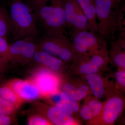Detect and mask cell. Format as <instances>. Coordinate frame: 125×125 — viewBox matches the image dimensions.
<instances>
[{"instance_id":"6da1fadb","label":"cell","mask_w":125,"mask_h":125,"mask_svg":"<svg viewBox=\"0 0 125 125\" xmlns=\"http://www.w3.org/2000/svg\"><path fill=\"white\" fill-rule=\"evenodd\" d=\"M52 1L50 5H43L33 11L36 21L40 23L45 36H65L68 27L62 0Z\"/></svg>"},{"instance_id":"7a4b0ae2","label":"cell","mask_w":125,"mask_h":125,"mask_svg":"<svg viewBox=\"0 0 125 125\" xmlns=\"http://www.w3.org/2000/svg\"><path fill=\"white\" fill-rule=\"evenodd\" d=\"M10 14L14 40L22 39L31 34L37 35L35 16L28 5L16 0L11 4Z\"/></svg>"},{"instance_id":"3957f363","label":"cell","mask_w":125,"mask_h":125,"mask_svg":"<svg viewBox=\"0 0 125 125\" xmlns=\"http://www.w3.org/2000/svg\"><path fill=\"white\" fill-rule=\"evenodd\" d=\"M119 4L115 0H95L97 33L105 41L114 40L120 11Z\"/></svg>"},{"instance_id":"277c9868","label":"cell","mask_w":125,"mask_h":125,"mask_svg":"<svg viewBox=\"0 0 125 125\" xmlns=\"http://www.w3.org/2000/svg\"><path fill=\"white\" fill-rule=\"evenodd\" d=\"M106 98L99 116L87 125H113L116 123L125 109V95L115 86Z\"/></svg>"},{"instance_id":"5b68a950","label":"cell","mask_w":125,"mask_h":125,"mask_svg":"<svg viewBox=\"0 0 125 125\" xmlns=\"http://www.w3.org/2000/svg\"><path fill=\"white\" fill-rule=\"evenodd\" d=\"M72 62L78 74L84 75L100 73L107 69L110 62L108 51L106 48L94 54H78Z\"/></svg>"},{"instance_id":"8992f818","label":"cell","mask_w":125,"mask_h":125,"mask_svg":"<svg viewBox=\"0 0 125 125\" xmlns=\"http://www.w3.org/2000/svg\"><path fill=\"white\" fill-rule=\"evenodd\" d=\"M39 40L40 49L65 62L73 61L77 55L72 42L66 36L44 35Z\"/></svg>"},{"instance_id":"52a82bcc","label":"cell","mask_w":125,"mask_h":125,"mask_svg":"<svg viewBox=\"0 0 125 125\" xmlns=\"http://www.w3.org/2000/svg\"><path fill=\"white\" fill-rule=\"evenodd\" d=\"M97 33L72 30V43L77 54H94L107 48L106 41Z\"/></svg>"},{"instance_id":"ba28073f","label":"cell","mask_w":125,"mask_h":125,"mask_svg":"<svg viewBox=\"0 0 125 125\" xmlns=\"http://www.w3.org/2000/svg\"><path fill=\"white\" fill-rule=\"evenodd\" d=\"M37 36L36 34L29 35L9 45L8 60L28 62L33 58L39 47L36 42Z\"/></svg>"},{"instance_id":"9c48e42d","label":"cell","mask_w":125,"mask_h":125,"mask_svg":"<svg viewBox=\"0 0 125 125\" xmlns=\"http://www.w3.org/2000/svg\"><path fill=\"white\" fill-rule=\"evenodd\" d=\"M67 25L72 30H88L87 18L77 0H62Z\"/></svg>"},{"instance_id":"30bf717a","label":"cell","mask_w":125,"mask_h":125,"mask_svg":"<svg viewBox=\"0 0 125 125\" xmlns=\"http://www.w3.org/2000/svg\"><path fill=\"white\" fill-rule=\"evenodd\" d=\"M85 81L94 96L100 99L106 97L115 87L113 79L109 80L103 76L100 73L84 75Z\"/></svg>"},{"instance_id":"8fae6325","label":"cell","mask_w":125,"mask_h":125,"mask_svg":"<svg viewBox=\"0 0 125 125\" xmlns=\"http://www.w3.org/2000/svg\"><path fill=\"white\" fill-rule=\"evenodd\" d=\"M6 85L12 89L18 96L24 99H33L40 95L38 87L26 81H13L7 83Z\"/></svg>"},{"instance_id":"7c38bea8","label":"cell","mask_w":125,"mask_h":125,"mask_svg":"<svg viewBox=\"0 0 125 125\" xmlns=\"http://www.w3.org/2000/svg\"><path fill=\"white\" fill-rule=\"evenodd\" d=\"M62 91L78 102L92 94L89 87L85 82L78 79L73 83H67L62 87Z\"/></svg>"},{"instance_id":"4fadbf2b","label":"cell","mask_w":125,"mask_h":125,"mask_svg":"<svg viewBox=\"0 0 125 125\" xmlns=\"http://www.w3.org/2000/svg\"><path fill=\"white\" fill-rule=\"evenodd\" d=\"M47 116L50 121L54 125H81L79 121L75 118L73 116L62 111L55 106L48 108Z\"/></svg>"},{"instance_id":"5bb4252c","label":"cell","mask_w":125,"mask_h":125,"mask_svg":"<svg viewBox=\"0 0 125 125\" xmlns=\"http://www.w3.org/2000/svg\"><path fill=\"white\" fill-rule=\"evenodd\" d=\"M80 6L88 25V31L98 32L95 0H77Z\"/></svg>"},{"instance_id":"9a60e30c","label":"cell","mask_w":125,"mask_h":125,"mask_svg":"<svg viewBox=\"0 0 125 125\" xmlns=\"http://www.w3.org/2000/svg\"><path fill=\"white\" fill-rule=\"evenodd\" d=\"M38 49L34 53L33 57L34 60L36 62L45 65L54 71L59 70L62 67L64 62H65L64 61L42 49L39 50Z\"/></svg>"},{"instance_id":"2e32d148","label":"cell","mask_w":125,"mask_h":125,"mask_svg":"<svg viewBox=\"0 0 125 125\" xmlns=\"http://www.w3.org/2000/svg\"><path fill=\"white\" fill-rule=\"evenodd\" d=\"M79 103L61 91L59 94V99L55 104V106L62 111L74 116L79 113L80 107Z\"/></svg>"},{"instance_id":"e0dca14e","label":"cell","mask_w":125,"mask_h":125,"mask_svg":"<svg viewBox=\"0 0 125 125\" xmlns=\"http://www.w3.org/2000/svg\"><path fill=\"white\" fill-rule=\"evenodd\" d=\"M37 85L39 91L53 94L57 93L59 81L57 78L49 74L41 75L37 80Z\"/></svg>"},{"instance_id":"ac0fdd59","label":"cell","mask_w":125,"mask_h":125,"mask_svg":"<svg viewBox=\"0 0 125 125\" xmlns=\"http://www.w3.org/2000/svg\"><path fill=\"white\" fill-rule=\"evenodd\" d=\"M108 53L110 63L117 69L125 71V51L114 41L112 42Z\"/></svg>"},{"instance_id":"d6986e66","label":"cell","mask_w":125,"mask_h":125,"mask_svg":"<svg viewBox=\"0 0 125 125\" xmlns=\"http://www.w3.org/2000/svg\"><path fill=\"white\" fill-rule=\"evenodd\" d=\"M12 31L10 13L4 8L0 7V36L6 39Z\"/></svg>"},{"instance_id":"ffe728a7","label":"cell","mask_w":125,"mask_h":125,"mask_svg":"<svg viewBox=\"0 0 125 125\" xmlns=\"http://www.w3.org/2000/svg\"><path fill=\"white\" fill-rule=\"evenodd\" d=\"M84 99H85L84 103L89 106L93 113V118L92 120L90 121H91L99 116L102 110L104 102H101L100 99L94 96H92L90 95H88Z\"/></svg>"},{"instance_id":"44dd1931","label":"cell","mask_w":125,"mask_h":125,"mask_svg":"<svg viewBox=\"0 0 125 125\" xmlns=\"http://www.w3.org/2000/svg\"><path fill=\"white\" fill-rule=\"evenodd\" d=\"M0 97L15 106L19 102V96L12 89L6 85L0 87Z\"/></svg>"},{"instance_id":"7402d4cb","label":"cell","mask_w":125,"mask_h":125,"mask_svg":"<svg viewBox=\"0 0 125 125\" xmlns=\"http://www.w3.org/2000/svg\"><path fill=\"white\" fill-rule=\"evenodd\" d=\"M117 30L118 31V40L125 42V5L120 8Z\"/></svg>"},{"instance_id":"603a6c76","label":"cell","mask_w":125,"mask_h":125,"mask_svg":"<svg viewBox=\"0 0 125 125\" xmlns=\"http://www.w3.org/2000/svg\"><path fill=\"white\" fill-rule=\"evenodd\" d=\"M115 86L125 95V71L119 69L114 74Z\"/></svg>"},{"instance_id":"cb8c5ba5","label":"cell","mask_w":125,"mask_h":125,"mask_svg":"<svg viewBox=\"0 0 125 125\" xmlns=\"http://www.w3.org/2000/svg\"><path fill=\"white\" fill-rule=\"evenodd\" d=\"M15 111V106L0 97V113L10 116Z\"/></svg>"},{"instance_id":"d4e9b609","label":"cell","mask_w":125,"mask_h":125,"mask_svg":"<svg viewBox=\"0 0 125 125\" xmlns=\"http://www.w3.org/2000/svg\"><path fill=\"white\" fill-rule=\"evenodd\" d=\"M79 114L81 117L84 120L87 121V122L92 120L93 118L92 110L85 103L80 109Z\"/></svg>"},{"instance_id":"484cf974","label":"cell","mask_w":125,"mask_h":125,"mask_svg":"<svg viewBox=\"0 0 125 125\" xmlns=\"http://www.w3.org/2000/svg\"><path fill=\"white\" fill-rule=\"evenodd\" d=\"M9 46L6 39L0 36V55L7 61H9Z\"/></svg>"},{"instance_id":"4316f807","label":"cell","mask_w":125,"mask_h":125,"mask_svg":"<svg viewBox=\"0 0 125 125\" xmlns=\"http://www.w3.org/2000/svg\"><path fill=\"white\" fill-rule=\"evenodd\" d=\"M49 122L45 118L40 116H34L29 119L28 125H49Z\"/></svg>"},{"instance_id":"83f0119b","label":"cell","mask_w":125,"mask_h":125,"mask_svg":"<svg viewBox=\"0 0 125 125\" xmlns=\"http://www.w3.org/2000/svg\"><path fill=\"white\" fill-rule=\"evenodd\" d=\"M48 0H32V6L31 7L33 11L44 5L46 4Z\"/></svg>"},{"instance_id":"f1b7e54d","label":"cell","mask_w":125,"mask_h":125,"mask_svg":"<svg viewBox=\"0 0 125 125\" xmlns=\"http://www.w3.org/2000/svg\"><path fill=\"white\" fill-rule=\"evenodd\" d=\"M11 123L10 116L0 113V125H9Z\"/></svg>"},{"instance_id":"f546056e","label":"cell","mask_w":125,"mask_h":125,"mask_svg":"<svg viewBox=\"0 0 125 125\" xmlns=\"http://www.w3.org/2000/svg\"><path fill=\"white\" fill-rule=\"evenodd\" d=\"M116 123L118 125H125V109Z\"/></svg>"},{"instance_id":"4dcf8cb0","label":"cell","mask_w":125,"mask_h":125,"mask_svg":"<svg viewBox=\"0 0 125 125\" xmlns=\"http://www.w3.org/2000/svg\"><path fill=\"white\" fill-rule=\"evenodd\" d=\"M7 62L4 57L0 55V71H2L4 69Z\"/></svg>"},{"instance_id":"1f68e13d","label":"cell","mask_w":125,"mask_h":125,"mask_svg":"<svg viewBox=\"0 0 125 125\" xmlns=\"http://www.w3.org/2000/svg\"><path fill=\"white\" fill-rule=\"evenodd\" d=\"M116 43L125 51V42L123 40H117L116 42Z\"/></svg>"},{"instance_id":"d6a6232c","label":"cell","mask_w":125,"mask_h":125,"mask_svg":"<svg viewBox=\"0 0 125 125\" xmlns=\"http://www.w3.org/2000/svg\"><path fill=\"white\" fill-rule=\"evenodd\" d=\"M115 0L119 3H120L121 1V0Z\"/></svg>"}]
</instances>
